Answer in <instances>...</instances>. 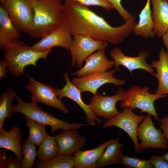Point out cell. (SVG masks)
I'll list each match as a JSON object with an SVG mask.
<instances>
[{"mask_svg": "<svg viewBox=\"0 0 168 168\" xmlns=\"http://www.w3.org/2000/svg\"><path fill=\"white\" fill-rule=\"evenodd\" d=\"M72 1L86 6H97L103 8L106 11L114 9L112 5L107 0H63Z\"/></svg>", "mask_w": 168, "mask_h": 168, "instance_id": "obj_31", "label": "cell"}, {"mask_svg": "<svg viewBox=\"0 0 168 168\" xmlns=\"http://www.w3.org/2000/svg\"><path fill=\"white\" fill-rule=\"evenodd\" d=\"M1 48L9 71L16 78L24 73L26 66H37V61L41 58L46 59L52 51L51 49L43 51L34 49L18 38L9 41Z\"/></svg>", "mask_w": 168, "mask_h": 168, "instance_id": "obj_3", "label": "cell"}, {"mask_svg": "<svg viewBox=\"0 0 168 168\" xmlns=\"http://www.w3.org/2000/svg\"><path fill=\"white\" fill-rule=\"evenodd\" d=\"M158 60H153L150 64L156 73L153 75L158 80V85L155 94L168 95V56L163 47L161 48Z\"/></svg>", "mask_w": 168, "mask_h": 168, "instance_id": "obj_18", "label": "cell"}, {"mask_svg": "<svg viewBox=\"0 0 168 168\" xmlns=\"http://www.w3.org/2000/svg\"><path fill=\"white\" fill-rule=\"evenodd\" d=\"M21 36L3 5L0 6V46Z\"/></svg>", "mask_w": 168, "mask_h": 168, "instance_id": "obj_24", "label": "cell"}, {"mask_svg": "<svg viewBox=\"0 0 168 168\" xmlns=\"http://www.w3.org/2000/svg\"><path fill=\"white\" fill-rule=\"evenodd\" d=\"M122 164L127 168H153V165L148 160L128 156L124 155Z\"/></svg>", "mask_w": 168, "mask_h": 168, "instance_id": "obj_30", "label": "cell"}, {"mask_svg": "<svg viewBox=\"0 0 168 168\" xmlns=\"http://www.w3.org/2000/svg\"><path fill=\"white\" fill-rule=\"evenodd\" d=\"M9 71L7 62L5 60L1 59L0 61V79L7 77V73Z\"/></svg>", "mask_w": 168, "mask_h": 168, "instance_id": "obj_36", "label": "cell"}, {"mask_svg": "<svg viewBox=\"0 0 168 168\" xmlns=\"http://www.w3.org/2000/svg\"><path fill=\"white\" fill-rule=\"evenodd\" d=\"M63 9L72 35H83L112 44H119L129 36L136 24L133 16L123 25L113 26L88 7L75 2H64Z\"/></svg>", "mask_w": 168, "mask_h": 168, "instance_id": "obj_1", "label": "cell"}, {"mask_svg": "<svg viewBox=\"0 0 168 168\" xmlns=\"http://www.w3.org/2000/svg\"><path fill=\"white\" fill-rule=\"evenodd\" d=\"M129 107L126 106L122 112L115 117L103 122V127L106 128L111 126L119 128L125 132L132 140L135 150L138 153L141 152L137 136V130L139 124L145 118L143 115L134 113Z\"/></svg>", "mask_w": 168, "mask_h": 168, "instance_id": "obj_8", "label": "cell"}, {"mask_svg": "<svg viewBox=\"0 0 168 168\" xmlns=\"http://www.w3.org/2000/svg\"><path fill=\"white\" fill-rule=\"evenodd\" d=\"M63 76L66 84L61 89L55 88L57 96L60 99L64 97L68 98L77 104L85 112L87 124L89 125L96 126V122L100 124L102 121L94 114L88 104H85L83 101L81 96V92L70 81L68 73L65 72Z\"/></svg>", "mask_w": 168, "mask_h": 168, "instance_id": "obj_15", "label": "cell"}, {"mask_svg": "<svg viewBox=\"0 0 168 168\" xmlns=\"http://www.w3.org/2000/svg\"><path fill=\"white\" fill-rule=\"evenodd\" d=\"M22 135L21 129L16 126L8 131L3 128L0 130V148L13 152L21 163L23 158L21 149Z\"/></svg>", "mask_w": 168, "mask_h": 168, "instance_id": "obj_21", "label": "cell"}, {"mask_svg": "<svg viewBox=\"0 0 168 168\" xmlns=\"http://www.w3.org/2000/svg\"><path fill=\"white\" fill-rule=\"evenodd\" d=\"M34 14L27 33L41 38L66 22L62 0H33Z\"/></svg>", "mask_w": 168, "mask_h": 168, "instance_id": "obj_2", "label": "cell"}, {"mask_svg": "<svg viewBox=\"0 0 168 168\" xmlns=\"http://www.w3.org/2000/svg\"><path fill=\"white\" fill-rule=\"evenodd\" d=\"M155 35L161 38L168 30V0H151Z\"/></svg>", "mask_w": 168, "mask_h": 168, "instance_id": "obj_19", "label": "cell"}, {"mask_svg": "<svg viewBox=\"0 0 168 168\" xmlns=\"http://www.w3.org/2000/svg\"><path fill=\"white\" fill-rule=\"evenodd\" d=\"M162 156L168 162V152L163 155Z\"/></svg>", "mask_w": 168, "mask_h": 168, "instance_id": "obj_39", "label": "cell"}, {"mask_svg": "<svg viewBox=\"0 0 168 168\" xmlns=\"http://www.w3.org/2000/svg\"><path fill=\"white\" fill-rule=\"evenodd\" d=\"M75 163L72 155L59 154L43 161H39L34 166L35 168H72Z\"/></svg>", "mask_w": 168, "mask_h": 168, "instance_id": "obj_27", "label": "cell"}, {"mask_svg": "<svg viewBox=\"0 0 168 168\" xmlns=\"http://www.w3.org/2000/svg\"><path fill=\"white\" fill-rule=\"evenodd\" d=\"M160 121L161 123L160 128L165 137L168 139V116L162 118Z\"/></svg>", "mask_w": 168, "mask_h": 168, "instance_id": "obj_35", "label": "cell"}, {"mask_svg": "<svg viewBox=\"0 0 168 168\" xmlns=\"http://www.w3.org/2000/svg\"><path fill=\"white\" fill-rule=\"evenodd\" d=\"M16 93L10 87L6 91L2 92L0 96V130L6 118L11 119L14 113L12 103L16 95Z\"/></svg>", "mask_w": 168, "mask_h": 168, "instance_id": "obj_25", "label": "cell"}, {"mask_svg": "<svg viewBox=\"0 0 168 168\" xmlns=\"http://www.w3.org/2000/svg\"><path fill=\"white\" fill-rule=\"evenodd\" d=\"M127 96L126 91L120 86L118 92L114 96H104L97 93L94 95L90 99L88 105L96 116L109 120L120 113L116 108V104L119 101L125 100Z\"/></svg>", "mask_w": 168, "mask_h": 168, "instance_id": "obj_11", "label": "cell"}, {"mask_svg": "<svg viewBox=\"0 0 168 168\" xmlns=\"http://www.w3.org/2000/svg\"><path fill=\"white\" fill-rule=\"evenodd\" d=\"M110 55L114 60L115 69L119 70V67L122 65L125 67L132 74L133 70L142 69L153 75L154 70L147 62V58L149 56L147 51L142 50L137 56L130 57L126 55L119 48L114 47Z\"/></svg>", "mask_w": 168, "mask_h": 168, "instance_id": "obj_13", "label": "cell"}, {"mask_svg": "<svg viewBox=\"0 0 168 168\" xmlns=\"http://www.w3.org/2000/svg\"><path fill=\"white\" fill-rule=\"evenodd\" d=\"M15 98L17 100V103L16 105L13 106L14 112L20 113L38 123L50 126V132L52 133L59 129L66 131L77 129L82 126L89 125L88 124L69 123L57 118L47 111L43 110L38 106L37 103L25 102L17 95Z\"/></svg>", "mask_w": 168, "mask_h": 168, "instance_id": "obj_4", "label": "cell"}, {"mask_svg": "<svg viewBox=\"0 0 168 168\" xmlns=\"http://www.w3.org/2000/svg\"><path fill=\"white\" fill-rule=\"evenodd\" d=\"M6 152L4 150H0V168H5L8 159L6 156Z\"/></svg>", "mask_w": 168, "mask_h": 168, "instance_id": "obj_37", "label": "cell"}, {"mask_svg": "<svg viewBox=\"0 0 168 168\" xmlns=\"http://www.w3.org/2000/svg\"><path fill=\"white\" fill-rule=\"evenodd\" d=\"M69 27L65 22L56 29L41 38L39 41L31 46L39 51L51 49L59 46L70 50L72 39Z\"/></svg>", "mask_w": 168, "mask_h": 168, "instance_id": "obj_14", "label": "cell"}, {"mask_svg": "<svg viewBox=\"0 0 168 168\" xmlns=\"http://www.w3.org/2000/svg\"><path fill=\"white\" fill-rule=\"evenodd\" d=\"M155 168H168V162L162 156L154 155L149 159Z\"/></svg>", "mask_w": 168, "mask_h": 168, "instance_id": "obj_33", "label": "cell"}, {"mask_svg": "<svg viewBox=\"0 0 168 168\" xmlns=\"http://www.w3.org/2000/svg\"><path fill=\"white\" fill-rule=\"evenodd\" d=\"M151 0H147L139 15L138 22L134 26L133 31L135 35L145 38L155 36L153 32L154 24L151 9Z\"/></svg>", "mask_w": 168, "mask_h": 168, "instance_id": "obj_22", "label": "cell"}, {"mask_svg": "<svg viewBox=\"0 0 168 168\" xmlns=\"http://www.w3.org/2000/svg\"><path fill=\"white\" fill-rule=\"evenodd\" d=\"M21 163L17 158L11 156L8 158L5 168H21Z\"/></svg>", "mask_w": 168, "mask_h": 168, "instance_id": "obj_34", "label": "cell"}, {"mask_svg": "<svg viewBox=\"0 0 168 168\" xmlns=\"http://www.w3.org/2000/svg\"><path fill=\"white\" fill-rule=\"evenodd\" d=\"M150 87H143L135 85L131 86L126 91L127 96L124 100L121 101L120 108L130 107L133 110L138 108L142 113L146 112L153 116L158 122L160 119L154 105L155 101L160 98L167 96L166 95H158L151 94L149 92Z\"/></svg>", "mask_w": 168, "mask_h": 168, "instance_id": "obj_5", "label": "cell"}, {"mask_svg": "<svg viewBox=\"0 0 168 168\" xmlns=\"http://www.w3.org/2000/svg\"><path fill=\"white\" fill-rule=\"evenodd\" d=\"M26 126L29 129L27 139L36 146H39L48 135L45 129V125L38 123L31 118L25 116Z\"/></svg>", "mask_w": 168, "mask_h": 168, "instance_id": "obj_28", "label": "cell"}, {"mask_svg": "<svg viewBox=\"0 0 168 168\" xmlns=\"http://www.w3.org/2000/svg\"><path fill=\"white\" fill-rule=\"evenodd\" d=\"M164 44L167 49V53L168 56V30L161 36Z\"/></svg>", "mask_w": 168, "mask_h": 168, "instance_id": "obj_38", "label": "cell"}, {"mask_svg": "<svg viewBox=\"0 0 168 168\" xmlns=\"http://www.w3.org/2000/svg\"><path fill=\"white\" fill-rule=\"evenodd\" d=\"M111 3L117 11L119 15L123 19L125 22L127 21L133 15L129 13L123 7L121 2L122 0H107Z\"/></svg>", "mask_w": 168, "mask_h": 168, "instance_id": "obj_32", "label": "cell"}, {"mask_svg": "<svg viewBox=\"0 0 168 168\" xmlns=\"http://www.w3.org/2000/svg\"><path fill=\"white\" fill-rule=\"evenodd\" d=\"M120 143L119 137L109 145L96 162V167L100 168L111 165L122 164L124 154Z\"/></svg>", "mask_w": 168, "mask_h": 168, "instance_id": "obj_23", "label": "cell"}, {"mask_svg": "<svg viewBox=\"0 0 168 168\" xmlns=\"http://www.w3.org/2000/svg\"><path fill=\"white\" fill-rule=\"evenodd\" d=\"M29 80L28 84L25 86L32 94V102H40L58 109L65 113L69 111L63 103L62 99H58L55 88L52 86L44 84L28 76Z\"/></svg>", "mask_w": 168, "mask_h": 168, "instance_id": "obj_12", "label": "cell"}, {"mask_svg": "<svg viewBox=\"0 0 168 168\" xmlns=\"http://www.w3.org/2000/svg\"><path fill=\"white\" fill-rule=\"evenodd\" d=\"M35 145L28 139L21 145L22 160L21 168H31L37 156Z\"/></svg>", "mask_w": 168, "mask_h": 168, "instance_id": "obj_29", "label": "cell"}, {"mask_svg": "<svg viewBox=\"0 0 168 168\" xmlns=\"http://www.w3.org/2000/svg\"><path fill=\"white\" fill-rule=\"evenodd\" d=\"M105 49L91 54L85 60V65L71 75L81 77L94 72H105L114 66V62L107 58Z\"/></svg>", "mask_w": 168, "mask_h": 168, "instance_id": "obj_16", "label": "cell"}, {"mask_svg": "<svg viewBox=\"0 0 168 168\" xmlns=\"http://www.w3.org/2000/svg\"><path fill=\"white\" fill-rule=\"evenodd\" d=\"M77 129L63 131L54 138L59 147V154H74L85 146L86 138Z\"/></svg>", "mask_w": 168, "mask_h": 168, "instance_id": "obj_17", "label": "cell"}, {"mask_svg": "<svg viewBox=\"0 0 168 168\" xmlns=\"http://www.w3.org/2000/svg\"><path fill=\"white\" fill-rule=\"evenodd\" d=\"M2 4L16 29L27 33L34 14L33 0H7Z\"/></svg>", "mask_w": 168, "mask_h": 168, "instance_id": "obj_6", "label": "cell"}, {"mask_svg": "<svg viewBox=\"0 0 168 168\" xmlns=\"http://www.w3.org/2000/svg\"><path fill=\"white\" fill-rule=\"evenodd\" d=\"M116 70L114 69L94 72L81 77H74L71 81L81 92H89L94 95L97 94L98 89L105 84L112 83L119 86L125 84L124 80L114 75Z\"/></svg>", "mask_w": 168, "mask_h": 168, "instance_id": "obj_9", "label": "cell"}, {"mask_svg": "<svg viewBox=\"0 0 168 168\" xmlns=\"http://www.w3.org/2000/svg\"><path fill=\"white\" fill-rule=\"evenodd\" d=\"M7 0H0L2 4H3Z\"/></svg>", "mask_w": 168, "mask_h": 168, "instance_id": "obj_40", "label": "cell"}, {"mask_svg": "<svg viewBox=\"0 0 168 168\" xmlns=\"http://www.w3.org/2000/svg\"><path fill=\"white\" fill-rule=\"evenodd\" d=\"M37 151L39 161L49 160L59 154V147L54 137L48 135L42 141Z\"/></svg>", "mask_w": 168, "mask_h": 168, "instance_id": "obj_26", "label": "cell"}, {"mask_svg": "<svg viewBox=\"0 0 168 168\" xmlns=\"http://www.w3.org/2000/svg\"><path fill=\"white\" fill-rule=\"evenodd\" d=\"M151 115L147 113L137 130L138 139L141 151L147 148L168 149V139L164 136L161 130L157 129L154 125Z\"/></svg>", "mask_w": 168, "mask_h": 168, "instance_id": "obj_10", "label": "cell"}, {"mask_svg": "<svg viewBox=\"0 0 168 168\" xmlns=\"http://www.w3.org/2000/svg\"><path fill=\"white\" fill-rule=\"evenodd\" d=\"M70 49L71 55V66L81 68L86 59L91 54L100 49H105L108 43L99 41L86 35H73Z\"/></svg>", "mask_w": 168, "mask_h": 168, "instance_id": "obj_7", "label": "cell"}, {"mask_svg": "<svg viewBox=\"0 0 168 168\" xmlns=\"http://www.w3.org/2000/svg\"><path fill=\"white\" fill-rule=\"evenodd\" d=\"M115 140L111 139L103 142L95 148L82 151L80 150L73 156L75 168H97L96 162L106 147Z\"/></svg>", "mask_w": 168, "mask_h": 168, "instance_id": "obj_20", "label": "cell"}]
</instances>
